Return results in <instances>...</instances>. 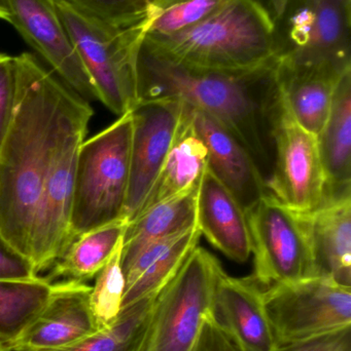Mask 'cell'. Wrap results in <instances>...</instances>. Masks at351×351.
<instances>
[{
    "instance_id": "obj_1",
    "label": "cell",
    "mask_w": 351,
    "mask_h": 351,
    "mask_svg": "<svg viewBox=\"0 0 351 351\" xmlns=\"http://www.w3.org/2000/svg\"><path fill=\"white\" fill-rule=\"evenodd\" d=\"M137 80L139 101H181L222 123L268 179L273 167L274 125L282 110L278 58L241 71L205 69L172 61L142 43Z\"/></svg>"
},
{
    "instance_id": "obj_2",
    "label": "cell",
    "mask_w": 351,
    "mask_h": 351,
    "mask_svg": "<svg viewBox=\"0 0 351 351\" xmlns=\"http://www.w3.org/2000/svg\"><path fill=\"white\" fill-rule=\"evenodd\" d=\"M14 117L0 148V235L30 259L31 235L69 88L34 56L14 57Z\"/></svg>"
},
{
    "instance_id": "obj_3",
    "label": "cell",
    "mask_w": 351,
    "mask_h": 351,
    "mask_svg": "<svg viewBox=\"0 0 351 351\" xmlns=\"http://www.w3.org/2000/svg\"><path fill=\"white\" fill-rule=\"evenodd\" d=\"M144 43L172 61L205 69L241 71L276 59L273 22L260 0H229L194 26L146 34Z\"/></svg>"
},
{
    "instance_id": "obj_4",
    "label": "cell",
    "mask_w": 351,
    "mask_h": 351,
    "mask_svg": "<svg viewBox=\"0 0 351 351\" xmlns=\"http://www.w3.org/2000/svg\"><path fill=\"white\" fill-rule=\"evenodd\" d=\"M132 113L84 140L78 150L70 231L76 237L124 218L130 179Z\"/></svg>"
},
{
    "instance_id": "obj_5",
    "label": "cell",
    "mask_w": 351,
    "mask_h": 351,
    "mask_svg": "<svg viewBox=\"0 0 351 351\" xmlns=\"http://www.w3.org/2000/svg\"><path fill=\"white\" fill-rule=\"evenodd\" d=\"M93 114L88 101L69 88L31 235L30 260L37 274L51 268L72 243L70 217L76 162Z\"/></svg>"
},
{
    "instance_id": "obj_6",
    "label": "cell",
    "mask_w": 351,
    "mask_h": 351,
    "mask_svg": "<svg viewBox=\"0 0 351 351\" xmlns=\"http://www.w3.org/2000/svg\"><path fill=\"white\" fill-rule=\"evenodd\" d=\"M55 4L92 80L97 100L117 117L131 111L139 102L138 53L152 23L123 29L105 28L65 5Z\"/></svg>"
},
{
    "instance_id": "obj_7",
    "label": "cell",
    "mask_w": 351,
    "mask_h": 351,
    "mask_svg": "<svg viewBox=\"0 0 351 351\" xmlns=\"http://www.w3.org/2000/svg\"><path fill=\"white\" fill-rule=\"evenodd\" d=\"M273 25L278 61L351 69V0H290Z\"/></svg>"
},
{
    "instance_id": "obj_8",
    "label": "cell",
    "mask_w": 351,
    "mask_h": 351,
    "mask_svg": "<svg viewBox=\"0 0 351 351\" xmlns=\"http://www.w3.org/2000/svg\"><path fill=\"white\" fill-rule=\"evenodd\" d=\"M222 266L196 247L174 278L157 295L144 351H192L202 325L212 313Z\"/></svg>"
},
{
    "instance_id": "obj_9",
    "label": "cell",
    "mask_w": 351,
    "mask_h": 351,
    "mask_svg": "<svg viewBox=\"0 0 351 351\" xmlns=\"http://www.w3.org/2000/svg\"><path fill=\"white\" fill-rule=\"evenodd\" d=\"M255 257L253 278L261 286L315 278L305 215L284 206L269 193L245 210Z\"/></svg>"
},
{
    "instance_id": "obj_10",
    "label": "cell",
    "mask_w": 351,
    "mask_h": 351,
    "mask_svg": "<svg viewBox=\"0 0 351 351\" xmlns=\"http://www.w3.org/2000/svg\"><path fill=\"white\" fill-rule=\"evenodd\" d=\"M264 299L278 346L351 327V288L327 278L272 285Z\"/></svg>"
},
{
    "instance_id": "obj_11",
    "label": "cell",
    "mask_w": 351,
    "mask_h": 351,
    "mask_svg": "<svg viewBox=\"0 0 351 351\" xmlns=\"http://www.w3.org/2000/svg\"><path fill=\"white\" fill-rule=\"evenodd\" d=\"M273 140L268 193L298 214H311L323 204L327 187L317 136L299 125L282 104Z\"/></svg>"
},
{
    "instance_id": "obj_12",
    "label": "cell",
    "mask_w": 351,
    "mask_h": 351,
    "mask_svg": "<svg viewBox=\"0 0 351 351\" xmlns=\"http://www.w3.org/2000/svg\"><path fill=\"white\" fill-rule=\"evenodd\" d=\"M185 105L170 99L139 101L131 110L130 179L124 218L131 222L152 189L185 117Z\"/></svg>"
},
{
    "instance_id": "obj_13",
    "label": "cell",
    "mask_w": 351,
    "mask_h": 351,
    "mask_svg": "<svg viewBox=\"0 0 351 351\" xmlns=\"http://www.w3.org/2000/svg\"><path fill=\"white\" fill-rule=\"evenodd\" d=\"M10 24L52 66L70 90L97 99L92 80L58 14L54 0H10Z\"/></svg>"
},
{
    "instance_id": "obj_14",
    "label": "cell",
    "mask_w": 351,
    "mask_h": 351,
    "mask_svg": "<svg viewBox=\"0 0 351 351\" xmlns=\"http://www.w3.org/2000/svg\"><path fill=\"white\" fill-rule=\"evenodd\" d=\"M92 287L78 280L52 285L47 304L6 351L67 348L100 331L91 307Z\"/></svg>"
},
{
    "instance_id": "obj_15",
    "label": "cell",
    "mask_w": 351,
    "mask_h": 351,
    "mask_svg": "<svg viewBox=\"0 0 351 351\" xmlns=\"http://www.w3.org/2000/svg\"><path fill=\"white\" fill-rule=\"evenodd\" d=\"M212 315L245 351H273L278 346L266 311L264 290L253 276L234 278L222 268Z\"/></svg>"
},
{
    "instance_id": "obj_16",
    "label": "cell",
    "mask_w": 351,
    "mask_h": 351,
    "mask_svg": "<svg viewBox=\"0 0 351 351\" xmlns=\"http://www.w3.org/2000/svg\"><path fill=\"white\" fill-rule=\"evenodd\" d=\"M189 106V105H188ZM192 123L207 148L208 168L245 210L267 194L266 180L247 148L222 123L189 106Z\"/></svg>"
},
{
    "instance_id": "obj_17",
    "label": "cell",
    "mask_w": 351,
    "mask_h": 351,
    "mask_svg": "<svg viewBox=\"0 0 351 351\" xmlns=\"http://www.w3.org/2000/svg\"><path fill=\"white\" fill-rule=\"evenodd\" d=\"M196 225L201 235L233 261L249 260L251 239L245 208L208 166L198 185Z\"/></svg>"
},
{
    "instance_id": "obj_18",
    "label": "cell",
    "mask_w": 351,
    "mask_h": 351,
    "mask_svg": "<svg viewBox=\"0 0 351 351\" xmlns=\"http://www.w3.org/2000/svg\"><path fill=\"white\" fill-rule=\"evenodd\" d=\"M305 217L315 278L351 288V189L326 195L323 204Z\"/></svg>"
},
{
    "instance_id": "obj_19",
    "label": "cell",
    "mask_w": 351,
    "mask_h": 351,
    "mask_svg": "<svg viewBox=\"0 0 351 351\" xmlns=\"http://www.w3.org/2000/svg\"><path fill=\"white\" fill-rule=\"evenodd\" d=\"M346 72L292 65L278 60V88L284 110L317 137L329 115L336 86Z\"/></svg>"
},
{
    "instance_id": "obj_20",
    "label": "cell",
    "mask_w": 351,
    "mask_h": 351,
    "mask_svg": "<svg viewBox=\"0 0 351 351\" xmlns=\"http://www.w3.org/2000/svg\"><path fill=\"white\" fill-rule=\"evenodd\" d=\"M200 237L201 233L196 225L181 234L144 247L123 269L126 287L122 309L157 296L198 247Z\"/></svg>"
},
{
    "instance_id": "obj_21",
    "label": "cell",
    "mask_w": 351,
    "mask_h": 351,
    "mask_svg": "<svg viewBox=\"0 0 351 351\" xmlns=\"http://www.w3.org/2000/svg\"><path fill=\"white\" fill-rule=\"evenodd\" d=\"M185 105V117L174 143L137 216L157 204L195 191L207 168V148L194 128L189 106Z\"/></svg>"
},
{
    "instance_id": "obj_22",
    "label": "cell",
    "mask_w": 351,
    "mask_h": 351,
    "mask_svg": "<svg viewBox=\"0 0 351 351\" xmlns=\"http://www.w3.org/2000/svg\"><path fill=\"white\" fill-rule=\"evenodd\" d=\"M317 142L327 183L326 195L351 189V70L336 86Z\"/></svg>"
},
{
    "instance_id": "obj_23",
    "label": "cell",
    "mask_w": 351,
    "mask_h": 351,
    "mask_svg": "<svg viewBox=\"0 0 351 351\" xmlns=\"http://www.w3.org/2000/svg\"><path fill=\"white\" fill-rule=\"evenodd\" d=\"M197 189L181 197L157 204L128 223L122 249L123 269L148 245L177 237L196 226Z\"/></svg>"
},
{
    "instance_id": "obj_24",
    "label": "cell",
    "mask_w": 351,
    "mask_h": 351,
    "mask_svg": "<svg viewBox=\"0 0 351 351\" xmlns=\"http://www.w3.org/2000/svg\"><path fill=\"white\" fill-rule=\"evenodd\" d=\"M127 226L128 221L122 218L76 237L45 278L51 282L57 278L84 282L96 278L123 243Z\"/></svg>"
},
{
    "instance_id": "obj_25",
    "label": "cell",
    "mask_w": 351,
    "mask_h": 351,
    "mask_svg": "<svg viewBox=\"0 0 351 351\" xmlns=\"http://www.w3.org/2000/svg\"><path fill=\"white\" fill-rule=\"evenodd\" d=\"M45 278L0 280V344L8 350L36 319L51 295Z\"/></svg>"
},
{
    "instance_id": "obj_26",
    "label": "cell",
    "mask_w": 351,
    "mask_h": 351,
    "mask_svg": "<svg viewBox=\"0 0 351 351\" xmlns=\"http://www.w3.org/2000/svg\"><path fill=\"white\" fill-rule=\"evenodd\" d=\"M156 297L144 299L122 309L113 325L78 343L58 350L27 351H144Z\"/></svg>"
},
{
    "instance_id": "obj_27",
    "label": "cell",
    "mask_w": 351,
    "mask_h": 351,
    "mask_svg": "<svg viewBox=\"0 0 351 351\" xmlns=\"http://www.w3.org/2000/svg\"><path fill=\"white\" fill-rule=\"evenodd\" d=\"M185 0H54L100 26L123 29L154 21Z\"/></svg>"
},
{
    "instance_id": "obj_28",
    "label": "cell",
    "mask_w": 351,
    "mask_h": 351,
    "mask_svg": "<svg viewBox=\"0 0 351 351\" xmlns=\"http://www.w3.org/2000/svg\"><path fill=\"white\" fill-rule=\"evenodd\" d=\"M122 249L123 243L98 272L91 290V307L101 330L113 325L122 311L126 287L121 262Z\"/></svg>"
},
{
    "instance_id": "obj_29",
    "label": "cell",
    "mask_w": 351,
    "mask_h": 351,
    "mask_svg": "<svg viewBox=\"0 0 351 351\" xmlns=\"http://www.w3.org/2000/svg\"><path fill=\"white\" fill-rule=\"evenodd\" d=\"M229 0H185L165 10L148 34L171 35L194 26L222 8Z\"/></svg>"
},
{
    "instance_id": "obj_30",
    "label": "cell",
    "mask_w": 351,
    "mask_h": 351,
    "mask_svg": "<svg viewBox=\"0 0 351 351\" xmlns=\"http://www.w3.org/2000/svg\"><path fill=\"white\" fill-rule=\"evenodd\" d=\"M16 98L14 57L0 53V148L14 117Z\"/></svg>"
},
{
    "instance_id": "obj_31",
    "label": "cell",
    "mask_w": 351,
    "mask_h": 351,
    "mask_svg": "<svg viewBox=\"0 0 351 351\" xmlns=\"http://www.w3.org/2000/svg\"><path fill=\"white\" fill-rule=\"evenodd\" d=\"M38 278L32 262L10 247L0 235V280H28Z\"/></svg>"
},
{
    "instance_id": "obj_32",
    "label": "cell",
    "mask_w": 351,
    "mask_h": 351,
    "mask_svg": "<svg viewBox=\"0 0 351 351\" xmlns=\"http://www.w3.org/2000/svg\"><path fill=\"white\" fill-rule=\"evenodd\" d=\"M273 351H351V327L302 341L282 344Z\"/></svg>"
},
{
    "instance_id": "obj_33",
    "label": "cell",
    "mask_w": 351,
    "mask_h": 351,
    "mask_svg": "<svg viewBox=\"0 0 351 351\" xmlns=\"http://www.w3.org/2000/svg\"><path fill=\"white\" fill-rule=\"evenodd\" d=\"M192 351H245L212 317L207 315Z\"/></svg>"
},
{
    "instance_id": "obj_34",
    "label": "cell",
    "mask_w": 351,
    "mask_h": 351,
    "mask_svg": "<svg viewBox=\"0 0 351 351\" xmlns=\"http://www.w3.org/2000/svg\"><path fill=\"white\" fill-rule=\"evenodd\" d=\"M260 2L263 4L271 18L272 22L274 23L282 16L290 0H260Z\"/></svg>"
},
{
    "instance_id": "obj_35",
    "label": "cell",
    "mask_w": 351,
    "mask_h": 351,
    "mask_svg": "<svg viewBox=\"0 0 351 351\" xmlns=\"http://www.w3.org/2000/svg\"><path fill=\"white\" fill-rule=\"evenodd\" d=\"M10 16H12V8H10V0H0V19L10 23Z\"/></svg>"
},
{
    "instance_id": "obj_36",
    "label": "cell",
    "mask_w": 351,
    "mask_h": 351,
    "mask_svg": "<svg viewBox=\"0 0 351 351\" xmlns=\"http://www.w3.org/2000/svg\"><path fill=\"white\" fill-rule=\"evenodd\" d=\"M0 351H6L5 348H3V346L0 344Z\"/></svg>"
}]
</instances>
